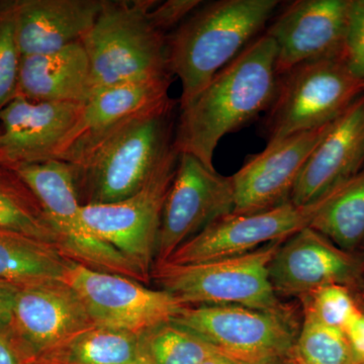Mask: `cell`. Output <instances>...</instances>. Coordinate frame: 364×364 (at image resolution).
Listing matches in <instances>:
<instances>
[{
  "instance_id": "cell-6",
  "label": "cell",
  "mask_w": 364,
  "mask_h": 364,
  "mask_svg": "<svg viewBox=\"0 0 364 364\" xmlns=\"http://www.w3.org/2000/svg\"><path fill=\"white\" fill-rule=\"evenodd\" d=\"M13 169L39 200L54 231L57 248L65 257L97 272L123 275L142 284L149 282L123 254L86 227L81 217L73 165L49 160Z\"/></svg>"
},
{
  "instance_id": "cell-17",
  "label": "cell",
  "mask_w": 364,
  "mask_h": 364,
  "mask_svg": "<svg viewBox=\"0 0 364 364\" xmlns=\"http://www.w3.org/2000/svg\"><path fill=\"white\" fill-rule=\"evenodd\" d=\"M11 329L33 363L77 333L95 326L82 301L64 280L18 287Z\"/></svg>"
},
{
  "instance_id": "cell-19",
  "label": "cell",
  "mask_w": 364,
  "mask_h": 364,
  "mask_svg": "<svg viewBox=\"0 0 364 364\" xmlns=\"http://www.w3.org/2000/svg\"><path fill=\"white\" fill-rule=\"evenodd\" d=\"M104 0H13L21 57L49 54L90 33Z\"/></svg>"
},
{
  "instance_id": "cell-21",
  "label": "cell",
  "mask_w": 364,
  "mask_h": 364,
  "mask_svg": "<svg viewBox=\"0 0 364 364\" xmlns=\"http://www.w3.org/2000/svg\"><path fill=\"white\" fill-rule=\"evenodd\" d=\"M90 95V63L82 42L21 57L16 97L38 102H86Z\"/></svg>"
},
{
  "instance_id": "cell-9",
  "label": "cell",
  "mask_w": 364,
  "mask_h": 364,
  "mask_svg": "<svg viewBox=\"0 0 364 364\" xmlns=\"http://www.w3.org/2000/svg\"><path fill=\"white\" fill-rule=\"evenodd\" d=\"M179 154L169 160L140 191L114 203L81 205V217L95 236L107 242L151 279L163 208Z\"/></svg>"
},
{
  "instance_id": "cell-25",
  "label": "cell",
  "mask_w": 364,
  "mask_h": 364,
  "mask_svg": "<svg viewBox=\"0 0 364 364\" xmlns=\"http://www.w3.org/2000/svg\"><path fill=\"white\" fill-rule=\"evenodd\" d=\"M0 231L26 235L56 246L54 231L37 196L13 168L4 165H0Z\"/></svg>"
},
{
  "instance_id": "cell-34",
  "label": "cell",
  "mask_w": 364,
  "mask_h": 364,
  "mask_svg": "<svg viewBox=\"0 0 364 364\" xmlns=\"http://www.w3.org/2000/svg\"><path fill=\"white\" fill-rule=\"evenodd\" d=\"M202 364H245L236 360V359L229 358V356L224 355L220 352L210 355V358L205 359Z\"/></svg>"
},
{
  "instance_id": "cell-4",
  "label": "cell",
  "mask_w": 364,
  "mask_h": 364,
  "mask_svg": "<svg viewBox=\"0 0 364 364\" xmlns=\"http://www.w3.org/2000/svg\"><path fill=\"white\" fill-rule=\"evenodd\" d=\"M158 2L104 0L82 40L90 63L91 95L119 83L173 76L168 57L172 31L162 20Z\"/></svg>"
},
{
  "instance_id": "cell-5",
  "label": "cell",
  "mask_w": 364,
  "mask_h": 364,
  "mask_svg": "<svg viewBox=\"0 0 364 364\" xmlns=\"http://www.w3.org/2000/svg\"><path fill=\"white\" fill-rule=\"evenodd\" d=\"M282 242L222 259L173 264H154L151 279L184 306H243L277 310L286 305L273 291L270 261Z\"/></svg>"
},
{
  "instance_id": "cell-18",
  "label": "cell",
  "mask_w": 364,
  "mask_h": 364,
  "mask_svg": "<svg viewBox=\"0 0 364 364\" xmlns=\"http://www.w3.org/2000/svg\"><path fill=\"white\" fill-rule=\"evenodd\" d=\"M364 168V95L333 122L313 151L291 202L308 205L346 183Z\"/></svg>"
},
{
  "instance_id": "cell-13",
  "label": "cell",
  "mask_w": 364,
  "mask_h": 364,
  "mask_svg": "<svg viewBox=\"0 0 364 364\" xmlns=\"http://www.w3.org/2000/svg\"><path fill=\"white\" fill-rule=\"evenodd\" d=\"M85 102H38L16 97L0 111V165L63 160Z\"/></svg>"
},
{
  "instance_id": "cell-14",
  "label": "cell",
  "mask_w": 364,
  "mask_h": 364,
  "mask_svg": "<svg viewBox=\"0 0 364 364\" xmlns=\"http://www.w3.org/2000/svg\"><path fill=\"white\" fill-rule=\"evenodd\" d=\"M363 261L309 226L277 249L268 268L270 284L277 296L299 299L330 284L351 289L364 279Z\"/></svg>"
},
{
  "instance_id": "cell-32",
  "label": "cell",
  "mask_w": 364,
  "mask_h": 364,
  "mask_svg": "<svg viewBox=\"0 0 364 364\" xmlns=\"http://www.w3.org/2000/svg\"><path fill=\"white\" fill-rule=\"evenodd\" d=\"M343 332L350 345L356 363L364 364V310H359L349 321Z\"/></svg>"
},
{
  "instance_id": "cell-26",
  "label": "cell",
  "mask_w": 364,
  "mask_h": 364,
  "mask_svg": "<svg viewBox=\"0 0 364 364\" xmlns=\"http://www.w3.org/2000/svg\"><path fill=\"white\" fill-rule=\"evenodd\" d=\"M148 364H202L218 352L195 333L172 322L140 335Z\"/></svg>"
},
{
  "instance_id": "cell-30",
  "label": "cell",
  "mask_w": 364,
  "mask_h": 364,
  "mask_svg": "<svg viewBox=\"0 0 364 364\" xmlns=\"http://www.w3.org/2000/svg\"><path fill=\"white\" fill-rule=\"evenodd\" d=\"M343 58L351 73L364 80V0H351Z\"/></svg>"
},
{
  "instance_id": "cell-22",
  "label": "cell",
  "mask_w": 364,
  "mask_h": 364,
  "mask_svg": "<svg viewBox=\"0 0 364 364\" xmlns=\"http://www.w3.org/2000/svg\"><path fill=\"white\" fill-rule=\"evenodd\" d=\"M72 263L54 244L0 231V282L21 287L64 280Z\"/></svg>"
},
{
  "instance_id": "cell-35",
  "label": "cell",
  "mask_w": 364,
  "mask_h": 364,
  "mask_svg": "<svg viewBox=\"0 0 364 364\" xmlns=\"http://www.w3.org/2000/svg\"><path fill=\"white\" fill-rule=\"evenodd\" d=\"M350 291L353 294L356 301H358V306L364 310V279L358 286L351 289Z\"/></svg>"
},
{
  "instance_id": "cell-2",
  "label": "cell",
  "mask_w": 364,
  "mask_h": 364,
  "mask_svg": "<svg viewBox=\"0 0 364 364\" xmlns=\"http://www.w3.org/2000/svg\"><path fill=\"white\" fill-rule=\"evenodd\" d=\"M174 100L144 112L83 151L75 161L81 205L114 203L145 188L174 149Z\"/></svg>"
},
{
  "instance_id": "cell-29",
  "label": "cell",
  "mask_w": 364,
  "mask_h": 364,
  "mask_svg": "<svg viewBox=\"0 0 364 364\" xmlns=\"http://www.w3.org/2000/svg\"><path fill=\"white\" fill-rule=\"evenodd\" d=\"M21 60L13 0H4L0 1V111L16 97Z\"/></svg>"
},
{
  "instance_id": "cell-28",
  "label": "cell",
  "mask_w": 364,
  "mask_h": 364,
  "mask_svg": "<svg viewBox=\"0 0 364 364\" xmlns=\"http://www.w3.org/2000/svg\"><path fill=\"white\" fill-rule=\"evenodd\" d=\"M299 301L304 311L312 314L323 324L342 331L359 310L350 289L340 284L321 287Z\"/></svg>"
},
{
  "instance_id": "cell-1",
  "label": "cell",
  "mask_w": 364,
  "mask_h": 364,
  "mask_svg": "<svg viewBox=\"0 0 364 364\" xmlns=\"http://www.w3.org/2000/svg\"><path fill=\"white\" fill-rule=\"evenodd\" d=\"M277 85V46L264 33L223 68L191 102L179 107L174 149L215 169L214 154L220 141L268 111Z\"/></svg>"
},
{
  "instance_id": "cell-27",
  "label": "cell",
  "mask_w": 364,
  "mask_h": 364,
  "mask_svg": "<svg viewBox=\"0 0 364 364\" xmlns=\"http://www.w3.org/2000/svg\"><path fill=\"white\" fill-rule=\"evenodd\" d=\"M296 350L306 364H358L344 332L304 310Z\"/></svg>"
},
{
  "instance_id": "cell-16",
  "label": "cell",
  "mask_w": 364,
  "mask_h": 364,
  "mask_svg": "<svg viewBox=\"0 0 364 364\" xmlns=\"http://www.w3.org/2000/svg\"><path fill=\"white\" fill-rule=\"evenodd\" d=\"M332 123L287 136L249 158L231 176L233 214H253L291 202L306 163Z\"/></svg>"
},
{
  "instance_id": "cell-7",
  "label": "cell",
  "mask_w": 364,
  "mask_h": 364,
  "mask_svg": "<svg viewBox=\"0 0 364 364\" xmlns=\"http://www.w3.org/2000/svg\"><path fill=\"white\" fill-rule=\"evenodd\" d=\"M364 95L343 57L316 60L279 76L265 121L267 145L334 122Z\"/></svg>"
},
{
  "instance_id": "cell-3",
  "label": "cell",
  "mask_w": 364,
  "mask_h": 364,
  "mask_svg": "<svg viewBox=\"0 0 364 364\" xmlns=\"http://www.w3.org/2000/svg\"><path fill=\"white\" fill-rule=\"evenodd\" d=\"M277 0H219L196 7L169 36L170 71L181 79L179 107L193 100L265 28Z\"/></svg>"
},
{
  "instance_id": "cell-36",
  "label": "cell",
  "mask_w": 364,
  "mask_h": 364,
  "mask_svg": "<svg viewBox=\"0 0 364 364\" xmlns=\"http://www.w3.org/2000/svg\"><path fill=\"white\" fill-rule=\"evenodd\" d=\"M289 361H291V364H306L305 361L301 358V356L299 355L298 352L296 350V347H294V350L289 354Z\"/></svg>"
},
{
  "instance_id": "cell-20",
  "label": "cell",
  "mask_w": 364,
  "mask_h": 364,
  "mask_svg": "<svg viewBox=\"0 0 364 364\" xmlns=\"http://www.w3.org/2000/svg\"><path fill=\"white\" fill-rule=\"evenodd\" d=\"M172 76L128 81L95 91L85 102V112L70 149L62 161L76 158L114 129L144 112L171 102Z\"/></svg>"
},
{
  "instance_id": "cell-38",
  "label": "cell",
  "mask_w": 364,
  "mask_h": 364,
  "mask_svg": "<svg viewBox=\"0 0 364 364\" xmlns=\"http://www.w3.org/2000/svg\"><path fill=\"white\" fill-rule=\"evenodd\" d=\"M363 277H364V258L363 261Z\"/></svg>"
},
{
  "instance_id": "cell-31",
  "label": "cell",
  "mask_w": 364,
  "mask_h": 364,
  "mask_svg": "<svg viewBox=\"0 0 364 364\" xmlns=\"http://www.w3.org/2000/svg\"><path fill=\"white\" fill-rule=\"evenodd\" d=\"M0 364H35L9 324L0 325Z\"/></svg>"
},
{
  "instance_id": "cell-8",
  "label": "cell",
  "mask_w": 364,
  "mask_h": 364,
  "mask_svg": "<svg viewBox=\"0 0 364 364\" xmlns=\"http://www.w3.org/2000/svg\"><path fill=\"white\" fill-rule=\"evenodd\" d=\"M229 358L245 364H273L296 347L301 323L293 309L243 306H184L172 320Z\"/></svg>"
},
{
  "instance_id": "cell-15",
  "label": "cell",
  "mask_w": 364,
  "mask_h": 364,
  "mask_svg": "<svg viewBox=\"0 0 364 364\" xmlns=\"http://www.w3.org/2000/svg\"><path fill=\"white\" fill-rule=\"evenodd\" d=\"M351 0H298L287 6L265 35L277 46V73L316 60L341 58Z\"/></svg>"
},
{
  "instance_id": "cell-11",
  "label": "cell",
  "mask_w": 364,
  "mask_h": 364,
  "mask_svg": "<svg viewBox=\"0 0 364 364\" xmlns=\"http://www.w3.org/2000/svg\"><path fill=\"white\" fill-rule=\"evenodd\" d=\"M233 210L232 177L208 168L193 155L179 154L163 208L154 264L165 262L182 244Z\"/></svg>"
},
{
  "instance_id": "cell-12",
  "label": "cell",
  "mask_w": 364,
  "mask_h": 364,
  "mask_svg": "<svg viewBox=\"0 0 364 364\" xmlns=\"http://www.w3.org/2000/svg\"><path fill=\"white\" fill-rule=\"evenodd\" d=\"M325 198L312 205L289 202L253 214L228 215L182 244L165 262L193 264L222 259L286 241L310 226Z\"/></svg>"
},
{
  "instance_id": "cell-37",
  "label": "cell",
  "mask_w": 364,
  "mask_h": 364,
  "mask_svg": "<svg viewBox=\"0 0 364 364\" xmlns=\"http://www.w3.org/2000/svg\"><path fill=\"white\" fill-rule=\"evenodd\" d=\"M273 364H291V361H289V356H287L286 358L282 359V360L277 361V363Z\"/></svg>"
},
{
  "instance_id": "cell-24",
  "label": "cell",
  "mask_w": 364,
  "mask_h": 364,
  "mask_svg": "<svg viewBox=\"0 0 364 364\" xmlns=\"http://www.w3.org/2000/svg\"><path fill=\"white\" fill-rule=\"evenodd\" d=\"M310 227L349 252L364 245V168L326 196Z\"/></svg>"
},
{
  "instance_id": "cell-23",
  "label": "cell",
  "mask_w": 364,
  "mask_h": 364,
  "mask_svg": "<svg viewBox=\"0 0 364 364\" xmlns=\"http://www.w3.org/2000/svg\"><path fill=\"white\" fill-rule=\"evenodd\" d=\"M36 364H148L140 335L92 326L47 352Z\"/></svg>"
},
{
  "instance_id": "cell-33",
  "label": "cell",
  "mask_w": 364,
  "mask_h": 364,
  "mask_svg": "<svg viewBox=\"0 0 364 364\" xmlns=\"http://www.w3.org/2000/svg\"><path fill=\"white\" fill-rule=\"evenodd\" d=\"M18 287L0 282V325L9 324Z\"/></svg>"
},
{
  "instance_id": "cell-10",
  "label": "cell",
  "mask_w": 364,
  "mask_h": 364,
  "mask_svg": "<svg viewBox=\"0 0 364 364\" xmlns=\"http://www.w3.org/2000/svg\"><path fill=\"white\" fill-rule=\"evenodd\" d=\"M64 282L82 301L93 324L141 335L171 322L183 304L163 289H151L130 277L97 272L73 262Z\"/></svg>"
}]
</instances>
